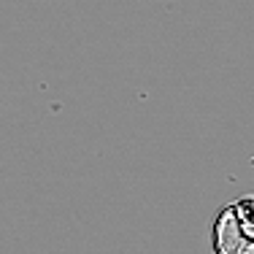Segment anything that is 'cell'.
<instances>
[{
    "mask_svg": "<svg viewBox=\"0 0 254 254\" xmlns=\"http://www.w3.org/2000/svg\"><path fill=\"white\" fill-rule=\"evenodd\" d=\"M214 254H254V195L222 205L211 219Z\"/></svg>",
    "mask_w": 254,
    "mask_h": 254,
    "instance_id": "obj_1",
    "label": "cell"
}]
</instances>
